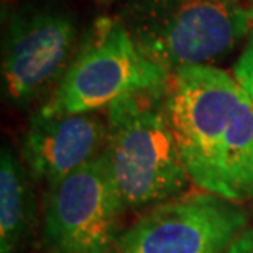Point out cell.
<instances>
[{
  "label": "cell",
  "mask_w": 253,
  "mask_h": 253,
  "mask_svg": "<svg viewBox=\"0 0 253 253\" xmlns=\"http://www.w3.org/2000/svg\"><path fill=\"white\" fill-rule=\"evenodd\" d=\"M28 184L8 146L0 151V253H17L28 230Z\"/></svg>",
  "instance_id": "10"
},
{
  "label": "cell",
  "mask_w": 253,
  "mask_h": 253,
  "mask_svg": "<svg viewBox=\"0 0 253 253\" xmlns=\"http://www.w3.org/2000/svg\"><path fill=\"white\" fill-rule=\"evenodd\" d=\"M234 78L253 104V32L247 42L240 58L234 64Z\"/></svg>",
  "instance_id": "11"
},
{
  "label": "cell",
  "mask_w": 253,
  "mask_h": 253,
  "mask_svg": "<svg viewBox=\"0 0 253 253\" xmlns=\"http://www.w3.org/2000/svg\"><path fill=\"white\" fill-rule=\"evenodd\" d=\"M169 74L136 48L117 18L94 23L42 110L54 115L94 114L133 94L165 87Z\"/></svg>",
  "instance_id": "3"
},
{
  "label": "cell",
  "mask_w": 253,
  "mask_h": 253,
  "mask_svg": "<svg viewBox=\"0 0 253 253\" xmlns=\"http://www.w3.org/2000/svg\"><path fill=\"white\" fill-rule=\"evenodd\" d=\"M247 232L237 202L202 194L173 197L140 217L117 242V253H225Z\"/></svg>",
  "instance_id": "6"
},
{
  "label": "cell",
  "mask_w": 253,
  "mask_h": 253,
  "mask_svg": "<svg viewBox=\"0 0 253 253\" xmlns=\"http://www.w3.org/2000/svg\"><path fill=\"white\" fill-rule=\"evenodd\" d=\"M242 2H244L245 8H249V7H252V5H253V0H242Z\"/></svg>",
  "instance_id": "14"
},
{
  "label": "cell",
  "mask_w": 253,
  "mask_h": 253,
  "mask_svg": "<svg viewBox=\"0 0 253 253\" xmlns=\"http://www.w3.org/2000/svg\"><path fill=\"white\" fill-rule=\"evenodd\" d=\"M117 20L168 73L224 58L252 27L242 0H124Z\"/></svg>",
  "instance_id": "2"
},
{
  "label": "cell",
  "mask_w": 253,
  "mask_h": 253,
  "mask_svg": "<svg viewBox=\"0 0 253 253\" xmlns=\"http://www.w3.org/2000/svg\"><path fill=\"white\" fill-rule=\"evenodd\" d=\"M247 12H249V18H250V25H252V27H253V5H252V7H249V8H247Z\"/></svg>",
  "instance_id": "13"
},
{
  "label": "cell",
  "mask_w": 253,
  "mask_h": 253,
  "mask_svg": "<svg viewBox=\"0 0 253 253\" xmlns=\"http://www.w3.org/2000/svg\"><path fill=\"white\" fill-rule=\"evenodd\" d=\"M107 143V120L94 114L54 115L40 109L27 126L22 156L32 178L54 186L97 160Z\"/></svg>",
  "instance_id": "8"
},
{
  "label": "cell",
  "mask_w": 253,
  "mask_h": 253,
  "mask_svg": "<svg viewBox=\"0 0 253 253\" xmlns=\"http://www.w3.org/2000/svg\"><path fill=\"white\" fill-rule=\"evenodd\" d=\"M3 2H7V0H3Z\"/></svg>",
  "instance_id": "15"
},
{
  "label": "cell",
  "mask_w": 253,
  "mask_h": 253,
  "mask_svg": "<svg viewBox=\"0 0 253 253\" xmlns=\"http://www.w3.org/2000/svg\"><path fill=\"white\" fill-rule=\"evenodd\" d=\"M165 87L107 109L104 156L126 209L173 199L189 181L165 110Z\"/></svg>",
  "instance_id": "1"
},
{
  "label": "cell",
  "mask_w": 253,
  "mask_h": 253,
  "mask_svg": "<svg viewBox=\"0 0 253 253\" xmlns=\"http://www.w3.org/2000/svg\"><path fill=\"white\" fill-rule=\"evenodd\" d=\"M234 74L211 64L188 66L169 74L165 110L189 179L220 196V151L232 112L242 95Z\"/></svg>",
  "instance_id": "4"
},
{
  "label": "cell",
  "mask_w": 253,
  "mask_h": 253,
  "mask_svg": "<svg viewBox=\"0 0 253 253\" xmlns=\"http://www.w3.org/2000/svg\"><path fill=\"white\" fill-rule=\"evenodd\" d=\"M126 209L104 153L49 186L43 242L49 253H110Z\"/></svg>",
  "instance_id": "5"
},
{
  "label": "cell",
  "mask_w": 253,
  "mask_h": 253,
  "mask_svg": "<svg viewBox=\"0 0 253 253\" xmlns=\"http://www.w3.org/2000/svg\"><path fill=\"white\" fill-rule=\"evenodd\" d=\"M225 253H253V230H247L225 250Z\"/></svg>",
  "instance_id": "12"
},
{
  "label": "cell",
  "mask_w": 253,
  "mask_h": 253,
  "mask_svg": "<svg viewBox=\"0 0 253 253\" xmlns=\"http://www.w3.org/2000/svg\"><path fill=\"white\" fill-rule=\"evenodd\" d=\"M219 174L220 197L234 202L253 199V104L245 92L237 100L225 130Z\"/></svg>",
  "instance_id": "9"
},
{
  "label": "cell",
  "mask_w": 253,
  "mask_h": 253,
  "mask_svg": "<svg viewBox=\"0 0 253 253\" xmlns=\"http://www.w3.org/2000/svg\"><path fill=\"white\" fill-rule=\"evenodd\" d=\"M78 30L68 15L32 10L15 15L3 42L2 87L15 105H27L59 83L74 59Z\"/></svg>",
  "instance_id": "7"
}]
</instances>
